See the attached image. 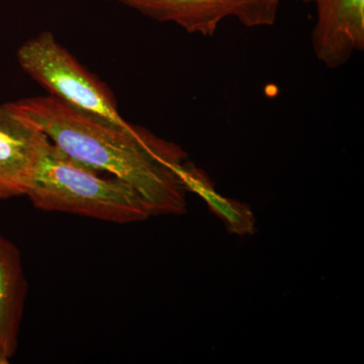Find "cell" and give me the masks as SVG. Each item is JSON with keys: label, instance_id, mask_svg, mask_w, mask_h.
Instances as JSON below:
<instances>
[{"label": "cell", "instance_id": "6da1fadb", "mask_svg": "<svg viewBox=\"0 0 364 364\" xmlns=\"http://www.w3.org/2000/svg\"><path fill=\"white\" fill-rule=\"evenodd\" d=\"M9 105L68 156L133 186L151 215L186 213L188 191L181 170L186 154L176 144L141 127L81 111L51 95Z\"/></svg>", "mask_w": 364, "mask_h": 364}, {"label": "cell", "instance_id": "7a4b0ae2", "mask_svg": "<svg viewBox=\"0 0 364 364\" xmlns=\"http://www.w3.org/2000/svg\"><path fill=\"white\" fill-rule=\"evenodd\" d=\"M26 196L40 210L117 224L144 221L151 215L130 184L73 159L52 142Z\"/></svg>", "mask_w": 364, "mask_h": 364}, {"label": "cell", "instance_id": "3957f363", "mask_svg": "<svg viewBox=\"0 0 364 364\" xmlns=\"http://www.w3.org/2000/svg\"><path fill=\"white\" fill-rule=\"evenodd\" d=\"M16 55L21 69L51 97L114 123H127L109 86L81 65L53 33L43 32L26 41Z\"/></svg>", "mask_w": 364, "mask_h": 364}, {"label": "cell", "instance_id": "277c9868", "mask_svg": "<svg viewBox=\"0 0 364 364\" xmlns=\"http://www.w3.org/2000/svg\"><path fill=\"white\" fill-rule=\"evenodd\" d=\"M161 23H173L191 33L212 37L227 18L248 28L272 26L280 0H119Z\"/></svg>", "mask_w": 364, "mask_h": 364}, {"label": "cell", "instance_id": "5b68a950", "mask_svg": "<svg viewBox=\"0 0 364 364\" xmlns=\"http://www.w3.org/2000/svg\"><path fill=\"white\" fill-rule=\"evenodd\" d=\"M50 143L11 105H0V200L26 195Z\"/></svg>", "mask_w": 364, "mask_h": 364}, {"label": "cell", "instance_id": "8992f818", "mask_svg": "<svg viewBox=\"0 0 364 364\" xmlns=\"http://www.w3.org/2000/svg\"><path fill=\"white\" fill-rule=\"evenodd\" d=\"M314 53L327 68H339L364 49V0H317Z\"/></svg>", "mask_w": 364, "mask_h": 364}, {"label": "cell", "instance_id": "52a82bcc", "mask_svg": "<svg viewBox=\"0 0 364 364\" xmlns=\"http://www.w3.org/2000/svg\"><path fill=\"white\" fill-rule=\"evenodd\" d=\"M26 294L20 251L0 235V360L4 363L18 349Z\"/></svg>", "mask_w": 364, "mask_h": 364}, {"label": "cell", "instance_id": "ba28073f", "mask_svg": "<svg viewBox=\"0 0 364 364\" xmlns=\"http://www.w3.org/2000/svg\"><path fill=\"white\" fill-rule=\"evenodd\" d=\"M181 177L186 191L202 196L210 210L225 223L230 233L241 236L255 233L256 220L251 208L245 203L219 195L205 172L186 162L181 170Z\"/></svg>", "mask_w": 364, "mask_h": 364}, {"label": "cell", "instance_id": "9c48e42d", "mask_svg": "<svg viewBox=\"0 0 364 364\" xmlns=\"http://www.w3.org/2000/svg\"><path fill=\"white\" fill-rule=\"evenodd\" d=\"M303 1H305V2H315V4H316V1H317V0H303Z\"/></svg>", "mask_w": 364, "mask_h": 364}, {"label": "cell", "instance_id": "30bf717a", "mask_svg": "<svg viewBox=\"0 0 364 364\" xmlns=\"http://www.w3.org/2000/svg\"><path fill=\"white\" fill-rule=\"evenodd\" d=\"M0 364H4V361L0 360Z\"/></svg>", "mask_w": 364, "mask_h": 364}, {"label": "cell", "instance_id": "8fae6325", "mask_svg": "<svg viewBox=\"0 0 364 364\" xmlns=\"http://www.w3.org/2000/svg\"><path fill=\"white\" fill-rule=\"evenodd\" d=\"M107 1H109V0H107ZM116 1H119V0H116Z\"/></svg>", "mask_w": 364, "mask_h": 364}]
</instances>
